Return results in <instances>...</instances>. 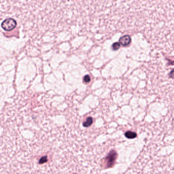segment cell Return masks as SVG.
<instances>
[{
  "mask_svg": "<svg viewBox=\"0 0 174 174\" xmlns=\"http://www.w3.org/2000/svg\"><path fill=\"white\" fill-rule=\"evenodd\" d=\"M16 20L11 18L5 19L1 24V27L5 31H11L16 28Z\"/></svg>",
  "mask_w": 174,
  "mask_h": 174,
  "instance_id": "obj_1",
  "label": "cell"
},
{
  "mask_svg": "<svg viewBox=\"0 0 174 174\" xmlns=\"http://www.w3.org/2000/svg\"><path fill=\"white\" fill-rule=\"evenodd\" d=\"M131 39L129 35H125L121 37L119 39V42L120 45L123 46H127L130 44Z\"/></svg>",
  "mask_w": 174,
  "mask_h": 174,
  "instance_id": "obj_2",
  "label": "cell"
},
{
  "mask_svg": "<svg viewBox=\"0 0 174 174\" xmlns=\"http://www.w3.org/2000/svg\"><path fill=\"white\" fill-rule=\"evenodd\" d=\"M126 137L130 139H132V138H134L136 137V134L135 133L132 132L131 131H129L125 133Z\"/></svg>",
  "mask_w": 174,
  "mask_h": 174,
  "instance_id": "obj_3",
  "label": "cell"
},
{
  "mask_svg": "<svg viewBox=\"0 0 174 174\" xmlns=\"http://www.w3.org/2000/svg\"><path fill=\"white\" fill-rule=\"evenodd\" d=\"M120 42H116L112 44V49H113V50L116 51L118 49L120 48Z\"/></svg>",
  "mask_w": 174,
  "mask_h": 174,
  "instance_id": "obj_4",
  "label": "cell"
},
{
  "mask_svg": "<svg viewBox=\"0 0 174 174\" xmlns=\"http://www.w3.org/2000/svg\"><path fill=\"white\" fill-rule=\"evenodd\" d=\"M91 77L89 76V75H86V76H84V77H83V81L85 82V83H89V82L91 81Z\"/></svg>",
  "mask_w": 174,
  "mask_h": 174,
  "instance_id": "obj_5",
  "label": "cell"
},
{
  "mask_svg": "<svg viewBox=\"0 0 174 174\" xmlns=\"http://www.w3.org/2000/svg\"><path fill=\"white\" fill-rule=\"evenodd\" d=\"M169 77L172 78H174V69L171 70V71L169 73Z\"/></svg>",
  "mask_w": 174,
  "mask_h": 174,
  "instance_id": "obj_6",
  "label": "cell"
}]
</instances>
